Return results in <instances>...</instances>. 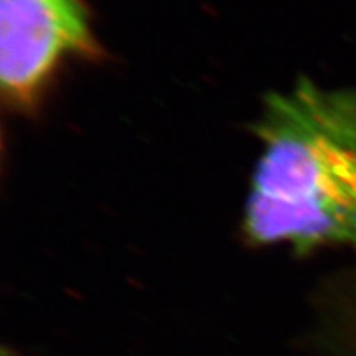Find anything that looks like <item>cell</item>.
<instances>
[{
  "label": "cell",
  "mask_w": 356,
  "mask_h": 356,
  "mask_svg": "<svg viewBox=\"0 0 356 356\" xmlns=\"http://www.w3.org/2000/svg\"><path fill=\"white\" fill-rule=\"evenodd\" d=\"M243 231L254 246L299 254L356 248V89L309 78L264 97Z\"/></svg>",
  "instance_id": "cell-1"
},
{
  "label": "cell",
  "mask_w": 356,
  "mask_h": 356,
  "mask_svg": "<svg viewBox=\"0 0 356 356\" xmlns=\"http://www.w3.org/2000/svg\"><path fill=\"white\" fill-rule=\"evenodd\" d=\"M92 48L84 0H0V84L10 104H32L58 66Z\"/></svg>",
  "instance_id": "cell-2"
}]
</instances>
